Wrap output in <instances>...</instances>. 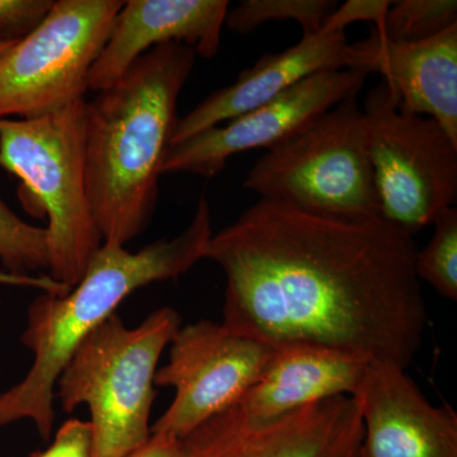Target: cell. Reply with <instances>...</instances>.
<instances>
[{
	"label": "cell",
	"mask_w": 457,
	"mask_h": 457,
	"mask_svg": "<svg viewBox=\"0 0 457 457\" xmlns=\"http://www.w3.org/2000/svg\"><path fill=\"white\" fill-rule=\"evenodd\" d=\"M413 236L384 219L345 221L260 198L212 234L225 327L267 343H312L408 370L427 309Z\"/></svg>",
	"instance_id": "1"
},
{
	"label": "cell",
	"mask_w": 457,
	"mask_h": 457,
	"mask_svg": "<svg viewBox=\"0 0 457 457\" xmlns=\"http://www.w3.org/2000/svg\"><path fill=\"white\" fill-rule=\"evenodd\" d=\"M195 62L187 45H161L87 102V194L104 242L126 245L149 227Z\"/></svg>",
	"instance_id": "2"
},
{
	"label": "cell",
	"mask_w": 457,
	"mask_h": 457,
	"mask_svg": "<svg viewBox=\"0 0 457 457\" xmlns=\"http://www.w3.org/2000/svg\"><path fill=\"white\" fill-rule=\"evenodd\" d=\"M206 197L198 201L188 227L162 237L139 252L104 242L82 279L64 295L42 294L29 308L22 345L33 353L25 378L0 393V427L21 420L35 423L42 440L53 435L55 387L75 350L129 295L154 282L176 279L206 257L212 237Z\"/></svg>",
	"instance_id": "3"
},
{
	"label": "cell",
	"mask_w": 457,
	"mask_h": 457,
	"mask_svg": "<svg viewBox=\"0 0 457 457\" xmlns=\"http://www.w3.org/2000/svg\"><path fill=\"white\" fill-rule=\"evenodd\" d=\"M180 327L170 306L135 328L112 314L75 350L57 378L56 396L66 413L88 407L92 457H129L150 440L159 360Z\"/></svg>",
	"instance_id": "4"
},
{
	"label": "cell",
	"mask_w": 457,
	"mask_h": 457,
	"mask_svg": "<svg viewBox=\"0 0 457 457\" xmlns=\"http://www.w3.org/2000/svg\"><path fill=\"white\" fill-rule=\"evenodd\" d=\"M86 104L0 119V167L21 180L26 210L46 216L49 276L71 288L104 243L87 194Z\"/></svg>",
	"instance_id": "5"
},
{
	"label": "cell",
	"mask_w": 457,
	"mask_h": 457,
	"mask_svg": "<svg viewBox=\"0 0 457 457\" xmlns=\"http://www.w3.org/2000/svg\"><path fill=\"white\" fill-rule=\"evenodd\" d=\"M245 188L303 212L345 221L381 218L365 117L350 96L293 139L269 150Z\"/></svg>",
	"instance_id": "6"
},
{
	"label": "cell",
	"mask_w": 457,
	"mask_h": 457,
	"mask_svg": "<svg viewBox=\"0 0 457 457\" xmlns=\"http://www.w3.org/2000/svg\"><path fill=\"white\" fill-rule=\"evenodd\" d=\"M381 218L414 236L457 200V144L432 119L402 112L386 83L363 106Z\"/></svg>",
	"instance_id": "7"
},
{
	"label": "cell",
	"mask_w": 457,
	"mask_h": 457,
	"mask_svg": "<svg viewBox=\"0 0 457 457\" xmlns=\"http://www.w3.org/2000/svg\"><path fill=\"white\" fill-rule=\"evenodd\" d=\"M122 0H54L49 13L0 57V119H35L86 98L90 69Z\"/></svg>",
	"instance_id": "8"
},
{
	"label": "cell",
	"mask_w": 457,
	"mask_h": 457,
	"mask_svg": "<svg viewBox=\"0 0 457 457\" xmlns=\"http://www.w3.org/2000/svg\"><path fill=\"white\" fill-rule=\"evenodd\" d=\"M170 345V360L156 371L155 386L173 387L174 398L152 435L179 440L242 398L275 348L212 320L180 327Z\"/></svg>",
	"instance_id": "9"
},
{
	"label": "cell",
	"mask_w": 457,
	"mask_h": 457,
	"mask_svg": "<svg viewBox=\"0 0 457 457\" xmlns=\"http://www.w3.org/2000/svg\"><path fill=\"white\" fill-rule=\"evenodd\" d=\"M366 77L362 71L350 69L312 75L284 95L225 125L171 144L163 174L191 173L212 179L224 170L231 156L249 150H270L293 139L343 99L359 95Z\"/></svg>",
	"instance_id": "10"
},
{
	"label": "cell",
	"mask_w": 457,
	"mask_h": 457,
	"mask_svg": "<svg viewBox=\"0 0 457 457\" xmlns=\"http://www.w3.org/2000/svg\"><path fill=\"white\" fill-rule=\"evenodd\" d=\"M362 435L353 396L267 423L249 422L231 405L182 438L179 457H357Z\"/></svg>",
	"instance_id": "11"
},
{
	"label": "cell",
	"mask_w": 457,
	"mask_h": 457,
	"mask_svg": "<svg viewBox=\"0 0 457 457\" xmlns=\"http://www.w3.org/2000/svg\"><path fill=\"white\" fill-rule=\"evenodd\" d=\"M363 435L357 457H457V413L435 405L392 363L370 362L354 394Z\"/></svg>",
	"instance_id": "12"
},
{
	"label": "cell",
	"mask_w": 457,
	"mask_h": 457,
	"mask_svg": "<svg viewBox=\"0 0 457 457\" xmlns=\"http://www.w3.org/2000/svg\"><path fill=\"white\" fill-rule=\"evenodd\" d=\"M227 0H129L123 2L104 49L90 69L88 90L101 92L122 77L147 51L185 44L196 55L219 53Z\"/></svg>",
	"instance_id": "13"
},
{
	"label": "cell",
	"mask_w": 457,
	"mask_h": 457,
	"mask_svg": "<svg viewBox=\"0 0 457 457\" xmlns=\"http://www.w3.org/2000/svg\"><path fill=\"white\" fill-rule=\"evenodd\" d=\"M351 49L352 71L381 74L402 112L432 119L457 144V25L417 42L371 29Z\"/></svg>",
	"instance_id": "14"
},
{
	"label": "cell",
	"mask_w": 457,
	"mask_h": 457,
	"mask_svg": "<svg viewBox=\"0 0 457 457\" xmlns=\"http://www.w3.org/2000/svg\"><path fill=\"white\" fill-rule=\"evenodd\" d=\"M353 65L345 32L321 29L278 54H269L245 69L225 88L215 90L191 112L180 117L171 144L179 143L284 95L306 78L321 71H343Z\"/></svg>",
	"instance_id": "15"
},
{
	"label": "cell",
	"mask_w": 457,
	"mask_h": 457,
	"mask_svg": "<svg viewBox=\"0 0 457 457\" xmlns=\"http://www.w3.org/2000/svg\"><path fill=\"white\" fill-rule=\"evenodd\" d=\"M369 363L326 345H278L253 386L233 407L249 422L267 423L323 400L353 396Z\"/></svg>",
	"instance_id": "16"
},
{
	"label": "cell",
	"mask_w": 457,
	"mask_h": 457,
	"mask_svg": "<svg viewBox=\"0 0 457 457\" xmlns=\"http://www.w3.org/2000/svg\"><path fill=\"white\" fill-rule=\"evenodd\" d=\"M337 5L335 0H245L228 11L225 26L246 35L267 22L294 21L303 35H312L321 31Z\"/></svg>",
	"instance_id": "17"
},
{
	"label": "cell",
	"mask_w": 457,
	"mask_h": 457,
	"mask_svg": "<svg viewBox=\"0 0 457 457\" xmlns=\"http://www.w3.org/2000/svg\"><path fill=\"white\" fill-rule=\"evenodd\" d=\"M428 245L418 249L414 270L420 281L432 286L441 296L457 300V210H444L433 221Z\"/></svg>",
	"instance_id": "18"
},
{
	"label": "cell",
	"mask_w": 457,
	"mask_h": 457,
	"mask_svg": "<svg viewBox=\"0 0 457 457\" xmlns=\"http://www.w3.org/2000/svg\"><path fill=\"white\" fill-rule=\"evenodd\" d=\"M0 262L5 272L29 276L49 270L46 228L20 218L0 196Z\"/></svg>",
	"instance_id": "19"
},
{
	"label": "cell",
	"mask_w": 457,
	"mask_h": 457,
	"mask_svg": "<svg viewBox=\"0 0 457 457\" xmlns=\"http://www.w3.org/2000/svg\"><path fill=\"white\" fill-rule=\"evenodd\" d=\"M456 25V0H400L390 5L383 31L376 32L390 41L417 42Z\"/></svg>",
	"instance_id": "20"
},
{
	"label": "cell",
	"mask_w": 457,
	"mask_h": 457,
	"mask_svg": "<svg viewBox=\"0 0 457 457\" xmlns=\"http://www.w3.org/2000/svg\"><path fill=\"white\" fill-rule=\"evenodd\" d=\"M53 4L54 0H0V44L22 40Z\"/></svg>",
	"instance_id": "21"
},
{
	"label": "cell",
	"mask_w": 457,
	"mask_h": 457,
	"mask_svg": "<svg viewBox=\"0 0 457 457\" xmlns=\"http://www.w3.org/2000/svg\"><path fill=\"white\" fill-rule=\"evenodd\" d=\"M392 3L389 0H348L345 4L337 5L323 29L345 32L352 23L371 22L375 31L381 32Z\"/></svg>",
	"instance_id": "22"
},
{
	"label": "cell",
	"mask_w": 457,
	"mask_h": 457,
	"mask_svg": "<svg viewBox=\"0 0 457 457\" xmlns=\"http://www.w3.org/2000/svg\"><path fill=\"white\" fill-rule=\"evenodd\" d=\"M92 427L89 420L71 418L60 426L53 444L29 457H92Z\"/></svg>",
	"instance_id": "23"
},
{
	"label": "cell",
	"mask_w": 457,
	"mask_h": 457,
	"mask_svg": "<svg viewBox=\"0 0 457 457\" xmlns=\"http://www.w3.org/2000/svg\"><path fill=\"white\" fill-rule=\"evenodd\" d=\"M0 285L26 286V287L38 288L45 294L51 295H64L71 290V287L60 284L49 275L21 276L5 272V270H0Z\"/></svg>",
	"instance_id": "24"
},
{
	"label": "cell",
	"mask_w": 457,
	"mask_h": 457,
	"mask_svg": "<svg viewBox=\"0 0 457 457\" xmlns=\"http://www.w3.org/2000/svg\"><path fill=\"white\" fill-rule=\"evenodd\" d=\"M180 440L165 435H152L146 445L129 457H179Z\"/></svg>",
	"instance_id": "25"
},
{
	"label": "cell",
	"mask_w": 457,
	"mask_h": 457,
	"mask_svg": "<svg viewBox=\"0 0 457 457\" xmlns=\"http://www.w3.org/2000/svg\"><path fill=\"white\" fill-rule=\"evenodd\" d=\"M16 42H8V44H0V57L4 55L9 49H11Z\"/></svg>",
	"instance_id": "26"
}]
</instances>
